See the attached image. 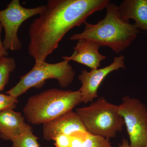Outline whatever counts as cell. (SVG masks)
<instances>
[{"label": "cell", "instance_id": "cell-14", "mask_svg": "<svg viewBox=\"0 0 147 147\" xmlns=\"http://www.w3.org/2000/svg\"><path fill=\"white\" fill-rule=\"evenodd\" d=\"M11 142V147H40L37 138L33 133L31 126L29 124L23 133Z\"/></svg>", "mask_w": 147, "mask_h": 147}, {"label": "cell", "instance_id": "cell-19", "mask_svg": "<svg viewBox=\"0 0 147 147\" xmlns=\"http://www.w3.org/2000/svg\"><path fill=\"white\" fill-rule=\"evenodd\" d=\"M3 29L2 26L0 24V59L3 57H6L8 56L9 53L4 47L3 42L1 38V34L2 31Z\"/></svg>", "mask_w": 147, "mask_h": 147}, {"label": "cell", "instance_id": "cell-22", "mask_svg": "<svg viewBox=\"0 0 147 147\" xmlns=\"http://www.w3.org/2000/svg\"><path fill=\"white\" fill-rule=\"evenodd\" d=\"M0 147H1V145H0Z\"/></svg>", "mask_w": 147, "mask_h": 147}, {"label": "cell", "instance_id": "cell-8", "mask_svg": "<svg viewBox=\"0 0 147 147\" xmlns=\"http://www.w3.org/2000/svg\"><path fill=\"white\" fill-rule=\"evenodd\" d=\"M120 68H125V57L123 55L115 57L112 63L105 67L88 71L82 69L78 76L82 86L79 91L82 102H91L98 97V90L100 84L108 74Z\"/></svg>", "mask_w": 147, "mask_h": 147}, {"label": "cell", "instance_id": "cell-13", "mask_svg": "<svg viewBox=\"0 0 147 147\" xmlns=\"http://www.w3.org/2000/svg\"><path fill=\"white\" fill-rule=\"evenodd\" d=\"M16 64L12 57L0 59V92L3 90L9 82L11 74L16 69Z\"/></svg>", "mask_w": 147, "mask_h": 147}, {"label": "cell", "instance_id": "cell-16", "mask_svg": "<svg viewBox=\"0 0 147 147\" xmlns=\"http://www.w3.org/2000/svg\"><path fill=\"white\" fill-rule=\"evenodd\" d=\"M18 102V98L0 93V112L7 109L13 110Z\"/></svg>", "mask_w": 147, "mask_h": 147}, {"label": "cell", "instance_id": "cell-1", "mask_svg": "<svg viewBox=\"0 0 147 147\" xmlns=\"http://www.w3.org/2000/svg\"><path fill=\"white\" fill-rule=\"evenodd\" d=\"M110 2L109 0H49L29 27V55L35 62L45 61L70 30L85 24L88 16L106 8Z\"/></svg>", "mask_w": 147, "mask_h": 147}, {"label": "cell", "instance_id": "cell-9", "mask_svg": "<svg viewBox=\"0 0 147 147\" xmlns=\"http://www.w3.org/2000/svg\"><path fill=\"white\" fill-rule=\"evenodd\" d=\"M78 131L88 132L79 115L73 110L42 124V135L47 141L54 140L59 134L70 136Z\"/></svg>", "mask_w": 147, "mask_h": 147}, {"label": "cell", "instance_id": "cell-11", "mask_svg": "<svg viewBox=\"0 0 147 147\" xmlns=\"http://www.w3.org/2000/svg\"><path fill=\"white\" fill-rule=\"evenodd\" d=\"M28 124L20 112L12 109L0 112V137L7 141H12L23 133Z\"/></svg>", "mask_w": 147, "mask_h": 147}, {"label": "cell", "instance_id": "cell-4", "mask_svg": "<svg viewBox=\"0 0 147 147\" xmlns=\"http://www.w3.org/2000/svg\"><path fill=\"white\" fill-rule=\"evenodd\" d=\"M77 113L88 132L107 139L114 138L125 125L118 105L108 102L103 96L89 105L77 108Z\"/></svg>", "mask_w": 147, "mask_h": 147}, {"label": "cell", "instance_id": "cell-2", "mask_svg": "<svg viewBox=\"0 0 147 147\" xmlns=\"http://www.w3.org/2000/svg\"><path fill=\"white\" fill-rule=\"evenodd\" d=\"M105 9L106 14L103 19L94 24L86 21L84 30L72 35L69 39L92 40L100 46L110 47L117 54L129 47L138 36L139 29L123 19L115 4L110 2Z\"/></svg>", "mask_w": 147, "mask_h": 147}, {"label": "cell", "instance_id": "cell-15", "mask_svg": "<svg viewBox=\"0 0 147 147\" xmlns=\"http://www.w3.org/2000/svg\"><path fill=\"white\" fill-rule=\"evenodd\" d=\"M82 147H112L109 139L88 132Z\"/></svg>", "mask_w": 147, "mask_h": 147}, {"label": "cell", "instance_id": "cell-20", "mask_svg": "<svg viewBox=\"0 0 147 147\" xmlns=\"http://www.w3.org/2000/svg\"><path fill=\"white\" fill-rule=\"evenodd\" d=\"M119 147H131L130 144L129 143L128 141L126 139H123L122 143Z\"/></svg>", "mask_w": 147, "mask_h": 147}, {"label": "cell", "instance_id": "cell-17", "mask_svg": "<svg viewBox=\"0 0 147 147\" xmlns=\"http://www.w3.org/2000/svg\"><path fill=\"white\" fill-rule=\"evenodd\" d=\"M88 132L78 131L70 135L69 147H82Z\"/></svg>", "mask_w": 147, "mask_h": 147}, {"label": "cell", "instance_id": "cell-3", "mask_svg": "<svg viewBox=\"0 0 147 147\" xmlns=\"http://www.w3.org/2000/svg\"><path fill=\"white\" fill-rule=\"evenodd\" d=\"M82 102L79 90L51 88L29 98L23 108V113L28 122L42 125L73 110Z\"/></svg>", "mask_w": 147, "mask_h": 147}, {"label": "cell", "instance_id": "cell-6", "mask_svg": "<svg viewBox=\"0 0 147 147\" xmlns=\"http://www.w3.org/2000/svg\"><path fill=\"white\" fill-rule=\"evenodd\" d=\"M123 118L131 147L147 146V108L136 98L124 96L118 105Z\"/></svg>", "mask_w": 147, "mask_h": 147}, {"label": "cell", "instance_id": "cell-21", "mask_svg": "<svg viewBox=\"0 0 147 147\" xmlns=\"http://www.w3.org/2000/svg\"><path fill=\"white\" fill-rule=\"evenodd\" d=\"M147 147V146H146V147Z\"/></svg>", "mask_w": 147, "mask_h": 147}, {"label": "cell", "instance_id": "cell-5", "mask_svg": "<svg viewBox=\"0 0 147 147\" xmlns=\"http://www.w3.org/2000/svg\"><path fill=\"white\" fill-rule=\"evenodd\" d=\"M69 61L66 59L57 63L45 61L35 62L32 69L20 77L14 86L5 92L6 94L18 98L32 88L42 87L48 79H56L60 87L65 88L72 84L75 72Z\"/></svg>", "mask_w": 147, "mask_h": 147}, {"label": "cell", "instance_id": "cell-7", "mask_svg": "<svg viewBox=\"0 0 147 147\" xmlns=\"http://www.w3.org/2000/svg\"><path fill=\"white\" fill-rule=\"evenodd\" d=\"M45 5L34 8L24 7L19 0H12L6 8L0 10V24L5 31L3 44L8 51H17L22 48V43L18 36V29L27 19L39 14L44 9Z\"/></svg>", "mask_w": 147, "mask_h": 147}, {"label": "cell", "instance_id": "cell-12", "mask_svg": "<svg viewBox=\"0 0 147 147\" xmlns=\"http://www.w3.org/2000/svg\"><path fill=\"white\" fill-rule=\"evenodd\" d=\"M117 8L124 21L133 19L137 28L147 32V0H124Z\"/></svg>", "mask_w": 147, "mask_h": 147}, {"label": "cell", "instance_id": "cell-18", "mask_svg": "<svg viewBox=\"0 0 147 147\" xmlns=\"http://www.w3.org/2000/svg\"><path fill=\"white\" fill-rule=\"evenodd\" d=\"M70 140V136L61 134L58 135L54 141L56 147H69Z\"/></svg>", "mask_w": 147, "mask_h": 147}, {"label": "cell", "instance_id": "cell-10", "mask_svg": "<svg viewBox=\"0 0 147 147\" xmlns=\"http://www.w3.org/2000/svg\"><path fill=\"white\" fill-rule=\"evenodd\" d=\"M77 41L76 46L73 47L72 55L62 58L84 65L91 69H98L101 61L106 58L99 52L101 46L97 42L88 40L79 39Z\"/></svg>", "mask_w": 147, "mask_h": 147}]
</instances>
